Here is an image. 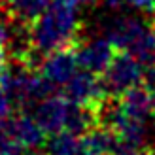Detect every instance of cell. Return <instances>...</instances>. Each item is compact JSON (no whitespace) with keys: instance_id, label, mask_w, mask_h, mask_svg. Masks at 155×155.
I'll return each instance as SVG.
<instances>
[{"instance_id":"10","label":"cell","mask_w":155,"mask_h":155,"mask_svg":"<svg viewBox=\"0 0 155 155\" xmlns=\"http://www.w3.org/2000/svg\"><path fill=\"white\" fill-rule=\"evenodd\" d=\"M98 125L95 106H85V104H74L70 102L64 121V130H70L76 136H83L87 130Z\"/></svg>"},{"instance_id":"13","label":"cell","mask_w":155,"mask_h":155,"mask_svg":"<svg viewBox=\"0 0 155 155\" xmlns=\"http://www.w3.org/2000/svg\"><path fill=\"white\" fill-rule=\"evenodd\" d=\"M13 112V106H12V100H10V95L6 91V85L0 78V117H6Z\"/></svg>"},{"instance_id":"6","label":"cell","mask_w":155,"mask_h":155,"mask_svg":"<svg viewBox=\"0 0 155 155\" xmlns=\"http://www.w3.org/2000/svg\"><path fill=\"white\" fill-rule=\"evenodd\" d=\"M78 59H76V45L61 48L55 51H49L44 55V61L40 64V74L49 80L55 87L63 85L78 72Z\"/></svg>"},{"instance_id":"14","label":"cell","mask_w":155,"mask_h":155,"mask_svg":"<svg viewBox=\"0 0 155 155\" xmlns=\"http://www.w3.org/2000/svg\"><path fill=\"white\" fill-rule=\"evenodd\" d=\"M142 81H146V87L150 91L151 108H153V115H155V61H153V64H150L148 72H144V80Z\"/></svg>"},{"instance_id":"17","label":"cell","mask_w":155,"mask_h":155,"mask_svg":"<svg viewBox=\"0 0 155 155\" xmlns=\"http://www.w3.org/2000/svg\"><path fill=\"white\" fill-rule=\"evenodd\" d=\"M0 155H23V148L19 146H6L0 150Z\"/></svg>"},{"instance_id":"12","label":"cell","mask_w":155,"mask_h":155,"mask_svg":"<svg viewBox=\"0 0 155 155\" xmlns=\"http://www.w3.org/2000/svg\"><path fill=\"white\" fill-rule=\"evenodd\" d=\"M49 0H2V8L13 19L32 23L48 8Z\"/></svg>"},{"instance_id":"15","label":"cell","mask_w":155,"mask_h":155,"mask_svg":"<svg viewBox=\"0 0 155 155\" xmlns=\"http://www.w3.org/2000/svg\"><path fill=\"white\" fill-rule=\"evenodd\" d=\"M125 4L133 6V10H136V12L151 13L153 12V6H155V0H125Z\"/></svg>"},{"instance_id":"2","label":"cell","mask_w":155,"mask_h":155,"mask_svg":"<svg viewBox=\"0 0 155 155\" xmlns=\"http://www.w3.org/2000/svg\"><path fill=\"white\" fill-rule=\"evenodd\" d=\"M106 95L119 97L127 89L142 83L144 80V64L127 51H115L112 63L108 64L104 74L100 76Z\"/></svg>"},{"instance_id":"21","label":"cell","mask_w":155,"mask_h":155,"mask_svg":"<svg viewBox=\"0 0 155 155\" xmlns=\"http://www.w3.org/2000/svg\"><path fill=\"white\" fill-rule=\"evenodd\" d=\"M2 144H4V136H2V130H0V148H2Z\"/></svg>"},{"instance_id":"11","label":"cell","mask_w":155,"mask_h":155,"mask_svg":"<svg viewBox=\"0 0 155 155\" xmlns=\"http://www.w3.org/2000/svg\"><path fill=\"white\" fill-rule=\"evenodd\" d=\"M81 150L80 136H76L70 130H59L49 134V138L44 140L45 155H78Z\"/></svg>"},{"instance_id":"7","label":"cell","mask_w":155,"mask_h":155,"mask_svg":"<svg viewBox=\"0 0 155 155\" xmlns=\"http://www.w3.org/2000/svg\"><path fill=\"white\" fill-rule=\"evenodd\" d=\"M68 106H70V100L64 95H49L40 102H36L28 114L36 119L45 134H53L64 129Z\"/></svg>"},{"instance_id":"3","label":"cell","mask_w":155,"mask_h":155,"mask_svg":"<svg viewBox=\"0 0 155 155\" xmlns=\"http://www.w3.org/2000/svg\"><path fill=\"white\" fill-rule=\"evenodd\" d=\"M0 130L6 142H12L23 150L42 148L45 140V133L28 112L15 110L6 117H0Z\"/></svg>"},{"instance_id":"20","label":"cell","mask_w":155,"mask_h":155,"mask_svg":"<svg viewBox=\"0 0 155 155\" xmlns=\"http://www.w3.org/2000/svg\"><path fill=\"white\" fill-rule=\"evenodd\" d=\"M76 4H87V2H93V0H74Z\"/></svg>"},{"instance_id":"18","label":"cell","mask_w":155,"mask_h":155,"mask_svg":"<svg viewBox=\"0 0 155 155\" xmlns=\"http://www.w3.org/2000/svg\"><path fill=\"white\" fill-rule=\"evenodd\" d=\"M121 4H125V0H104V6H106L110 12L119 10V6H121Z\"/></svg>"},{"instance_id":"16","label":"cell","mask_w":155,"mask_h":155,"mask_svg":"<svg viewBox=\"0 0 155 155\" xmlns=\"http://www.w3.org/2000/svg\"><path fill=\"white\" fill-rule=\"evenodd\" d=\"M114 155H155V148H138V150H121Z\"/></svg>"},{"instance_id":"5","label":"cell","mask_w":155,"mask_h":155,"mask_svg":"<svg viewBox=\"0 0 155 155\" xmlns=\"http://www.w3.org/2000/svg\"><path fill=\"white\" fill-rule=\"evenodd\" d=\"M63 87H64V97L74 104L95 106L106 97L100 76L87 70H81V72L78 70Z\"/></svg>"},{"instance_id":"4","label":"cell","mask_w":155,"mask_h":155,"mask_svg":"<svg viewBox=\"0 0 155 155\" xmlns=\"http://www.w3.org/2000/svg\"><path fill=\"white\" fill-rule=\"evenodd\" d=\"M115 49L112 42L104 36H95L89 38L85 42H78L76 44V59H78V66L81 70L93 72L97 76H102L108 64L112 63V59L115 55Z\"/></svg>"},{"instance_id":"9","label":"cell","mask_w":155,"mask_h":155,"mask_svg":"<svg viewBox=\"0 0 155 155\" xmlns=\"http://www.w3.org/2000/svg\"><path fill=\"white\" fill-rule=\"evenodd\" d=\"M80 142H81V150H89L104 155H114L121 150L115 133L104 125H97L91 130H87L83 136H80Z\"/></svg>"},{"instance_id":"19","label":"cell","mask_w":155,"mask_h":155,"mask_svg":"<svg viewBox=\"0 0 155 155\" xmlns=\"http://www.w3.org/2000/svg\"><path fill=\"white\" fill-rule=\"evenodd\" d=\"M78 155H104V153H97V151H89V150H80Z\"/></svg>"},{"instance_id":"1","label":"cell","mask_w":155,"mask_h":155,"mask_svg":"<svg viewBox=\"0 0 155 155\" xmlns=\"http://www.w3.org/2000/svg\"><path fill=\"white\" fill-rule=\"evenodd\" d=\"M74 0H49L42 15L30 23V38L32 48L48 55L68 45H76L81 36L80 10Z\"/></svg>"},{"instance_id":"8","label":"cell","mask_w":155,"mask_h":155,"mask_svg":"<svg viewBox=\"0 0 155 155\" xmlns=\"http://www.w3.org/2000/svg\"><path fill=\"white\" fill-rule=\"evenodd\" d=\"M119 102L123 108V114L130 115L136 119H144L148 121L153 115V108H151V97L146 85H134V87L127 89L125 93L119 95Z\"/></svg>"}]
</instances>
